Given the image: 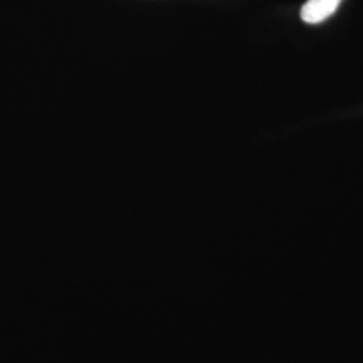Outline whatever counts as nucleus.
<instances>
[{"label": "nucleus", "instance_id": "obj_1", "mask_svg": "<svg viewBox=\"0 0 363 363\" xmlns=\"http://www.w3.org/2000/svg\"><path fill=\"white\" fill-rule=\"evenodd\" d=\"M343 0H307L300 16L308 25H318L334 15Z\"/></svg>", "mask_w": 363, "mask_h": 363}]
</instances>
